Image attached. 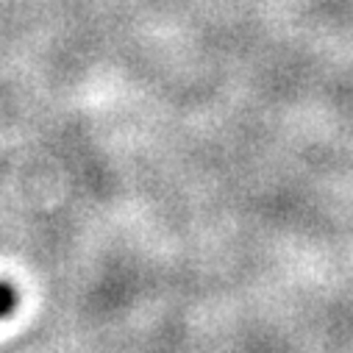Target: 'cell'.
<instances>
[{"mask_svg": "<svg viewBox=\"0 0 353 353\" xmlns=\"http://www.w3.org/2000/svg\"><path fill=\"white\" fill-rule=\"evenodd\" d=\"M14 306H17V292H14V287L0 281V317L12 314V312H14Z\"/></svg>", "mask_w": 353, "mask_h": 353, "instance_id": "obj_1", "label": "cell"}]
</instances>
